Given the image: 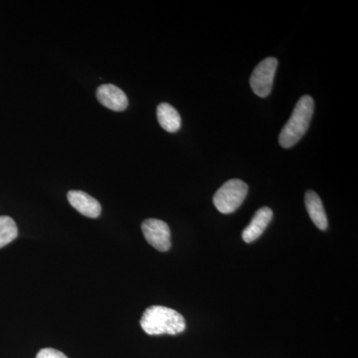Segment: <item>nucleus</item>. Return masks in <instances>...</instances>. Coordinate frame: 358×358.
<instances>
[{
  "label": "nucleus",
  "mask_w": 358,
  "mask_h": 358,
  "mask_svg": "<svg viewBox=\"0 0 358 358\" xmlns=\"http://www.w3.org/2000/svg\"><path fill=\"white\" fill-rule=\"evenodd\" d=\"M141 327L150 336L181 334L185 331V317L176 310L162 306H152L143 313Z\"/></svg>",
  "instance_id": "nucleus-1"
},
{
  "label": "nucleus",
  "mask_w": 358,
  "mask_h": 358,
  "mask_svg": "<svg viewBox=\"0 0 358 358\" xmlns=\"http://www.w3.org/2000/svg\"><path fill=\"white\" fill-rule=\"evenodd\" d=\"M315 110L312 96H303L296 103L289 121L279 136L280 145L284 148L294 147L308 131Z\"/></svg>",
  "instance_id": "nucleus-2"
},
{
  "label": "nucleus",
  "mask_w": 358,
  "mask_h": 358,
  "mask_svg": "<svg viewBox=\"0 0 358 358\" xmlns=\"http://www.w3.org/2000/svg\"><path fill=\"white\" fill-rule=\"evenodd\" d=\"M248 193V185L240 179H230L216 192L213 203L219 212L229 214L243 203Z\"/></svg>",
  "instance_id": "nucleus-3"
},
{
  "label": "nucleus",
  "mask_w": 358,
  "mask_h": 358,
  "mask_svg": "<svg viewBox=\"0 0 358 358\" xmlns=\"http://www.w3.org/2000/svg\"><path fill=\"white\" fill-rule=\"evenodd\" d=\"M277 67V59L270 57L264 59L253 71L250 79V85L257 96L266 98L270 95Z\"/></svg>",
  "instance_id": "nucleus-4"
},
{
  "label": "nucleus",
  "mask_w": 358,
  "mask_h": 358,
  "mask_svg": "<svg viewBox=\"0 0 358 358\" xmlns=\"http://www.w3.org/2000/svg\"><path fill=\"white\" fill-rule=\"evenodd\" d=\"M141 231L145 240L154 248L166 252L171 247V233L169 225L159 219H147L141 223Z\"/></svg>",
  "instance_id": "nucleus-5"
},
{
  "label": "nucleus",
  "mask_w": 358,
  "mask_h": 358,
  "mask_svg": "<svg viewBox=\"0 0 358 358\" xmlns=\"http://www.w3.org/2000/svg\"><path fill=\"white\" fill-rule=\"evenodd\" d=\"M96 98L103 107L115 112H122L128 108V96L113 84L101 85L96 89Z\"/></svg>",
  "instance_id": "nucleus-6"
},
{
  "label": "nucleus",
  "mask_w": 358,
  "mask_h": 358,
  "mask_svg": "<svg viewBox=\"0 0 358 358\" xmlns=\"http://www.w3.org/2000/svg\"><path fill=\"white\" fill-rule=\"evenodd\" d=\"M68 201L82 215L89 218H98L102 212L100 202L88 193L81 190H71L67 194Z\"/></svg>",
  "instance_id": "nucleus-7"
},
{
  "label": "nucleus",
  "mask_w": 358,
  "mask_h": 358,
  "mask_svg": "<svg viewBox=\"0 0 358 358\" xmlns=\"http://www.w3.org/2000/svg\"><path fill=\"white\" fill-rule=\"evenodd\" d=\"M273 219L272 209L268 207H262L256 212L251 222L242 233V238L246 243H252L258 239L266 230L268 223Z\"/></svg>",
  "instance_id": "nucleus-8"
},
{
  "label": "nucleus",
  "mask_w": 358,
  "mask_h": 358,
  "mask_svg": "<svg viewBox=\"0 0 358 358\" xmlns=\"http://www.w3.org/2000/svg\"><path fill=\"white\" fill-rule=\"evenodd\" d=\"M306 207L313 224L320 230H327L329 222L324 205L319 195L313 190H308L305 196Z\"/></svg>",
  "instance_id": "nucleus-9"
},
{
  "label": "nucleus",
  "mask_w": 358,
  "mask_h": 358,
  "mask_svg": "<svg viewBox=\"0 0 358 358\" xmlns=\"http://www.w3.org/2000/svg\"><path fill=\"white\" fill-rule=\"evenodd\" d=\"M157 121L160 127L169 133H176L181 127V117L178 110L167 103L159 105L157 110Z\"/></svg>",
  "instance_id": "nucleus-10"
},
{
  "label": "nucleus",
  "mask_w": 358,
  "mask_h": 358,
  "mask_svg": "<svg viewBox=\"0 0 358 358\" xmlns=\"http://www.w3.org/2000/svg\"><path fill=\"white\" fill-rule=\"evenodd\" d=\"M18 236V228L13 218L0 216V249L10 244Z\"/></svg>",
  "instance_id": "nucleus-11"
},
{
  "label": "nucleus",
  "mask_w": 358,
  "mask_h": 358,
  "mask_svg": "<svg viewBox=\"0 0 358 358\" xmlns=\"http://www.w3.org/2000/svg\"><path fill=\"white\" fill-rule=\"evenodd\" d=\"M36 358H68L64 353L54 348H43L40 350Z\"/></svg>",
  "instance_id": "nucleus-12"
}]
</instances>
